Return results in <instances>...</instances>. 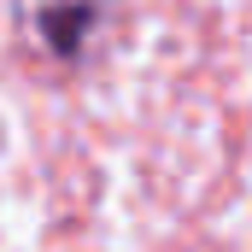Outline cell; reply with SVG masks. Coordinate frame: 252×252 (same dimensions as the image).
<instances>
[{
    "label": "cell",
    "instance_id": "obj_1",
    "mask_svg": "<svg viewBox=\"0 0 252 252\" xmlns=\"http://www.w3.org/2000/svg\"><path fill=\"white\" fill-rule=\"evenodd\" d=\"M124 0H12V24L30 53L47 64H88L94 47L112 35Z\"/></svg>",
    "mask_w": 252,
    "mask_h": 252
}]
</instances>
